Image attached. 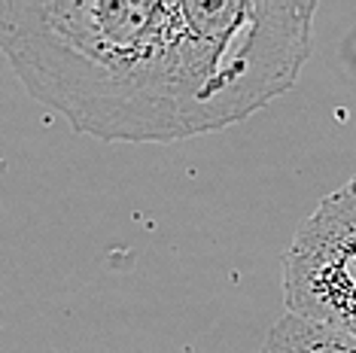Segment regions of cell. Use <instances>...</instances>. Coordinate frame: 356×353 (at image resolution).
Instances as JSON below:
<instances>
[{"label":"cell","mask_w":356,"mask_h":353,"mask_svg":"<svg viewBox=\"0 0 356 353\" xmlns=\"http://www.w3.org/2000/svg\"><path fill=\"white\" fill-rule=\"evenodd\" d=\"M314 0H0V52L76 134L174 143L296 85Z\"/></svg>","instance_id":"1"},{"label":"cell","mask_w":356,"mask_h":353,"mask_svg":"<svg viewBox=\"0 0 356 353\" xmlns=\"http://www.w3.org/2000/svg\"><path fill=\"white\" fill-rule=\"evenodd\" d=\"M347 183H350V189H353V195H356V176H353V180H347Z\"/></svg>","instance_id":"4"},{"label":"cell","mask_w":356,"mask_h":353,"mask_svg":"<svg viewBox=\"0 0 356 353\" xmlns=\"http://www.w3.org/2000/svg\"><path fill=\"white\" fill-rule=\"evenodd\" d=\"M262 353H356V338L296 314H283L265 335Z\"/></svg>","instance_id":"3"},{"label":"cell","mask_w":356,"mask_h":353,"mask_svg":"<svg viewBox=\"0 0 356 353\" xmlns=\"http://www.w3.org/2000/svg\"><path fill=\"white\" fill-rule=\"evenodd\" d=\"M286 314L356 338V195L329 192L302 220L283 253Z\"/></svg>","instance_id":"2"}]
</instances>
